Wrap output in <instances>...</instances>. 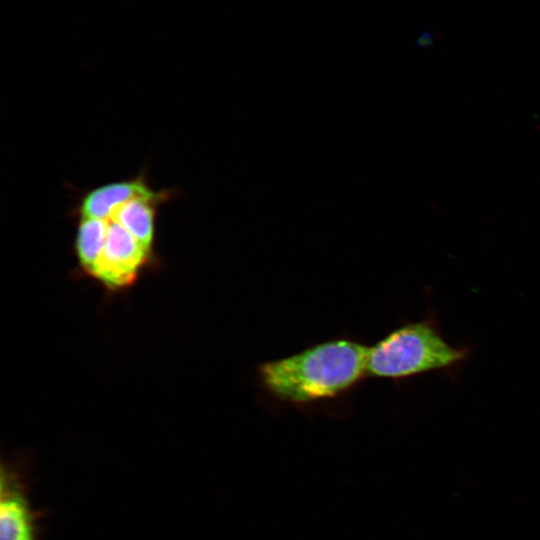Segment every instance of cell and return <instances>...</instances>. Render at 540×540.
Segmentation results:
<instances>
[{
	"label": "cell",
	"mask_w": 540,
	"mask_h": 540,
	"mask_svg": "<svg viewBox=\"0 0 540 540\" xmlns=\"http://www.w3.org/2000/svg\"><path fill=\"white\" fill-rule=\"evenodd\" d=\"M368 348L349 337L319 342L260 363L256 367L257 381L271 398L296 407L335 401L369 377Z\"/></svg>",
	"instance_id": "cell-1"
},
{
	"label": "cell",
	"mask_w": 540,
	"mask_h": 540,
	"mask_svg": "<svg viewBox=\"0 0 540 540\" xmlns=\"http://www.w3.org/2000/svg\"><path fill=\"white\" fill-rule=\"evenodd\" d=\"M466 351L448 344L427 320L397 327L368 348L369 377L400 380L451 367Z\"/></svg>",
	"instance_id": "cell-2"
},
{
	"label": "cell",
	"mask_w": 540,
	"mask_h": 540,
	"mask_svg": "<svg viewBox=\"0 0 540 540\" xmlns=\"http://www.w3.org/2000/svg\"><path fill=\"white\" fill-rule=\"evenodd\" d=\"M103 248L89 275L108 293L133 286L153 262V251L143 246L125 228L109 217Z\"/></svg>",
	"instance_id": "cell-3"
},
{
	"label": "cell",
	"mask_w": 540,
	"mask_h": 540,
	"mask_svg": "<svg viewBox=\"0 0 540 540\" xmlns=\"http://www.w3.org/2000/svg\"><path fill=\"white\" fill-rule=\"evenodd\" d=\"M35 516L19 475L2 465L0 484L1 540H36Z\"/></svg>",
	"instance_id": "cell-4"
},
{
	"label": "cell",
	"mask_w": 540,
	"mask_h": 540,
	"mask_svg": "<svg viewBox=\"0 0 540 540\" xmlns=\"http://www.w3.org/2000/svg\"><path fill=\"white\" fill-rule=\"evenodd\" d=\"M136 197H159L143 180L111 183L94 189L83 199L82 217L106 218L113 207Z\"/></svg>",
	"instance_id": "cell-5"
},
{
	"label": "cell",
	"mask_w": 540,
	"mask_h": 540,
	"mask_svg": "<svg viewBox=\"0 0 540 540\" xmlns=\"http://www.w3.org/2000/svg\"><path fill=\"white\" fill-rule=\"evenodd\" d=\"M156 198L158 197L132 198L113 207L107 217L120 224L147 249L152 250L154 239L153 204Z\"/></svg>",
	"instance_id": "cell-6"
},
{
	"label": "cell",
	"mask_w": 540,
	"mask_h": 540,
	"mask_svg": "<svg viewBox=\"0 0 540 540\" xmlns=\"http://www.w3.org/2000/svg\"><path fill=\"white\" fill-rule=\"evenodd\" d=\"M107 232V220L82 217L78 226L75 251L82 274L89 277L103 248Z\"/></svg>",
	"instance_id": "cell-7"
}]
</instances>
